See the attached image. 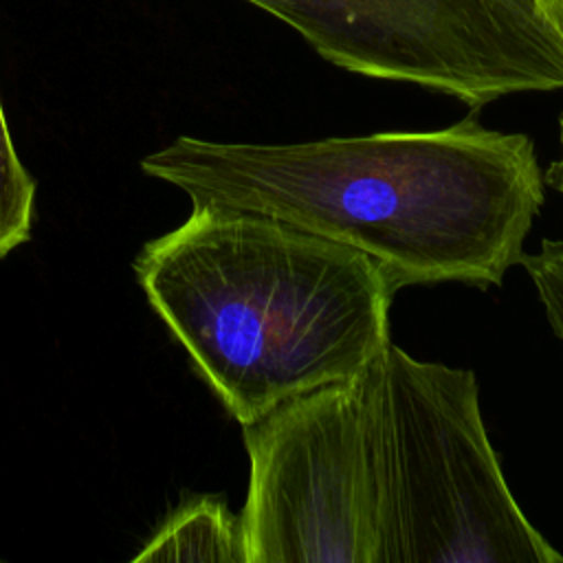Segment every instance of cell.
<instances>
[{
	"label": "cell",
	"instance_id": "3",
	"mask_svg": "<svg viewBox=\"0 0 563 563\" xmlns=\"http://www.w3.org/2000/svg\"><path fill=\"white\" fill-rule=\"evenodd\" d=\"M385 563H563L515 501L471 369L380 352Z\"/></svg>",
	"mask_w": 563,
	"mask_h": 563
},
{
	"label": "cell",
	"instance_id": "6",
	"mask_svg": "<svg viewBox=\"0 0 563 563\" xmlns=\"http://www.w3.org/2000/svg\"><path fill=\"white\" fill-rule=\"evenodd\" d=\"M145 561H216L246 563L242 519L222 497H198L174 510L154 532L134 563Z\"/></svg>",
	"mask_w": 563,
	"mask_h": 563
},
{
	"label": "cell",
	"instance_id": "1",
	"mask_svg": "<svg viewBox=\"0 0 563 563\" xmlns=\"http://www.w3.org/2000/svg\"><path fill=\"white\" fill-rule=\"evenodd\" d=\"M141 169L183 189L191 207L249 209L354 246L396 288L501 286L545 200L530 136L475 117L290 145L178 136Z\"/></svg>",
	"mask_w": 563,
	"mask_h": 563
},
{
	"label": "cell",
	"instance_id": "9",
	"mask_svg": "<svg viewBox=\"0 0 563 563\" xmlns=\"http://www.w3.org/2000/svg\"><path fill=\"white\" fill-rule=\"evenodd\" d=\"M559 139H561V156L548 165L543 180L550 187H554L559 194H563V114L559 117Z\"/></svg>",
	"mask_w": 563,
	"mask_h": 563
},
{
	"label": "cell",
	"instance_id": "2",
	"mask_svg": "<svg viewBox=\"0 0 563 563\" xmlns=\"http://www.w3.org/2000/svg\"><path fill=\"white\" fill-rule=\"evenodd\" d=\"M139 284L224 409L249 424L347 380L389 343L396 295L367 253L292 222L191 207L134 260Z\"/></svg>",
	"mask_w": 563,
	"mask_h": 563
},
{
	"label": "cell",
	"instance_id": "10",
	"mask_svg": "<svg viewBox=\"0 0 563 563\" xmlns=\"http://www.w3.org/2000/svg\"><path fill=\"white\" fill-rule=\"evenodd\" d=\"M539 7L548 22L559 33V37L563 40V0H539Z\"/></svg>",
	"mask_w": 563,
	"mask_h": 563
},
{
	"label": "cell",
	"instance_id": "7",
	"mask_svg": "<svg viewBox=\"0 0 563 563\" xmlns=\"http://www.w3.org/2000/svg\"><path fill=\"white\" fill-rule=\"evenodd\" d=\"M35 180L18 158L0 101V260L31 238Z\"/></svg>",
	"mask_w": 563,
	"mask_h": 563
},
{
	"label": "cell",
	"instance_id": "5",
	"mask_svg": "<svg viewBox=\"0 0 563 563\" xmlns=\"http://www.w3.org/2000/svg\"><path fill=\"white\" fill-rule=\"evenodd\" d=\"M328 62L473 108L563 88V40L539 0H249Z\"/></svg>",
	"mask_w": 563,
	"mask_h": 563
},
{
	"label": "cell",
	"instance_id": "4",
	"mask_svg": "<svg viewBox=\"0 0 563 563\" xmlns=\"http://www.w3.org/2000/svg\"><path fill=\"white\" fill-rule=\"evenodd\" d=\"M246 563H385L380 356L242 424Z\"/></svg>",
	"mask_w": 563,
	"mask_h": 563
},
{
	"label": "cell",
	"instance_id": "8",
	"mask_svg": "<svg viewBox=\"0 0 563 563\" xmlns=\"http://www.w3.org/2000/svg\"><path fill=\"white\" fill-rule=\"evenodd\" d=\"M519 264L528 271L548 323L563 343V240H543L541 249L532 255L523 253Z\"/></svg>",
	"mask_w": 563,
	"mask_h": 563
}]
</instances>
